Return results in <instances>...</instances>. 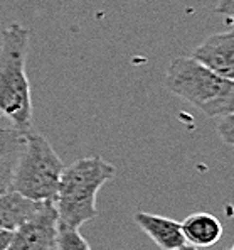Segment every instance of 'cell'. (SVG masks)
Returning <instances> with one entry per match:
<instances>
[{
  "instance_id": "obj_3",
  "label": "cell",
  "mask_w": 234,
  "mask_h": 250,
  "mask_svg": "<svg viewBox=\"0 0 234 250\" xmlns=\"http://www.w3.org/2000/svg\"><path fill=\"white\" fill-rule=\"evenodd\" d=\"M165 86L207 117L219 119L234 112V80L216 75L192 56H179L170 61Z\"/></svg>"
},
{
  "instance_id": "obj_8",
  "label": "cell",
  "mask_w": 234,
  "mask_h": 250,
  "mask_svg": "<svg viewBox=\"0 0 234 250\" xmlns=\"http://www.w3.org/2000/svg\"><path fill=\"white\" fill-rule=\"evenodd\" d=\"M25 134L12 124L0 127V193L12 191L14 174L24 149Z\"/></svg>"
},
{
  "instance_id": "obj_7",
  "label": "cell",
  "mask_w": 234,
  "mask_h": 250,
  "mask_svg": "<svg viewBox=\"0 0 234 250\" xmlns=\"http://www.w3.org/2000/svg\"><path fill=\"white\" fill-rule=\"evenodd\" d=\"M133 220L155 242L160 250H179L182 245L187 244L182 233L180 222L177 220L147 211H137L133 215Z\"/></svg>"
},
{
  "instance_id": "obj_2",
  "label": "cell",
  "mask_w": 234,
  "mask_h": 250,
  "mask_svg": "<svg viewBox=\"0 0 234 250\" xmlns=\"http://www.w3.org/2000/svg\"><path fill=\"white\" fill-rule=\"evenodd\" d=\"M115 174L116 167L100 156L83 157L64 166L53 201L59 229H81L86 222L96 218L98 191Z\"/></svg>"
},
{
  "instance_id": "obj_13",
  "label": "cell",
  "mask_w": 234,
  "mask_h": 250,
  "mask_svg": "<svg viewBox=\"0 0 234 250\" xmlns=\"http://www.w3.org/2000/svg\"><path fill=\"white\" fill-rule=\"evenodd\" d=\"M216 12L224 17L234 16V0H219L217 7H216Z\"/></svg>"
},
{
  "instance_id": "obj_15",
  "label": "cell",
  "mask_w": 234,
  "mask_h": 250,
  "mask_svg": "<svg viewBox=\"0 0 234 250\" xmlns=\"http://www.w3.org/2000/svg\"><path fill=\"white\" fill-rule=\"evenodd\" d=\"M226 24H228V29H233L234 31V16L226 17Z\"/></svg>"
},
{
  "instance_id": "obj_14",
  "label": "cell",
  "mask_w": 234,
  "mask_h": 250,
  "mask_svg": "<svg viewBox=\"0 0 234 250\" xmlns=\"http://www.w3.org/2000/svg\"><path fill=\"white\" fill-rule=\"evenodd\" d=\"M10 235H12V231L0 230V250H7V245L10 242Z\"/></svg>"
},
{
  "instance_id": "obj_5",
  "label": "cell",
  "mask_w": 234,
  "mask_h": 250,
  "mask_svg": "<svg viewBox=\"0 0 234 250\" xmlns=\"http://www.w3.org/2000/svg\"><path fill=\"white\" fill-rule=\"evenodd\" d=\"M57 211L53 201H42L39 208L10 235L7 250H57Z\"/></svg>"
},
{
  "instance_id": "obj_10",
  "label": "cell",
  "mask_w": 234,
  "mask_h": 250,
  "mask_svg": "<svg viewBox=\"0 0 234 250\" xmlns=\"http://www.w3.org/2000/svg\"><path fill=\"white\" fill-rule=\"evenodd\" d=\"M42 201H32L17 191L0 193V230L14 231L25 222Z\"/></svg>"
},
{
  "instance_id": "obj_1",
  "label": "cell",
  "mask_w": 234,
  "mask_h": 250,
  "mask_svg": "<svg viewBox=\"0 0 234 250\" xmlns=\"http://www.w3.org/2000/svg\"><path fill=\"white\" fill-rule=\"evenodd\" d=\"M31 32L10 22L0 32V113L16 128L32 130V97L25 61Z\"/></svg>"
},
{
  "instance_id": "obj_18",
  "label": "cell",
  "mask_w": 234,
  "mask_h": 250,
  "mask_svg": "<svg viewBox=\"0 0 234 250\" xmlns=\"http://www.w3.org/2000/svg\"><path fill=\"white\" fill-rule=\"evenodd\" d=\"M226 250H231V249H226Z\"/></svg>"
},
{
  "instance_id": "obj_9",
  "label": "cell",
  "mask_w": 234,
  "mask_h": 250,
  "mask_svg": "<svg viewBox=\"0 0 234 250\" xmlns=\"http://www.w3.org/2000/svg\"><path fill=\"white\" fill-rule=\"evenodd\" d=\"M182 233L187 244L194 247H211L217 244L222 237V223L213 213L197 211L189 215L184 222H180Z\"/></svg>"
},
{
  "instance_id": "obj_16",
  "label": "cell",
  "mask_w": 234,
  "mask_h": 250,
  "mask_svg": "<svg viewBox=\"0 0 234 250\" xmlns=\"http://www.w3.org/2000/svg\"><path fill=\"white\" fill-rule=\"evenodd\" d=\"M179 250H199L197 247H194V245H191V244H185V245H182L180 249Z\"/></svg>"
},
{
  "instance_id": "obj_17",
  "label": "cell",
  "mask_w": 234,
  "mask_h": 250,
  "mask_svg": "<svg viewBox=\"0 0 234 250\" xmlns=\"http://www.w3.org/2000/svg\"><path fill=\"white\" fill-rule=\"evenodd\" d=\"M231 250H234V244H233V249H231Z\"/></svg>"
},
{
  "instance_id": "obj_11",
  "label": "cell",
  "mask_w": 234,
  "mask_h": 250,
  "mask_svg": "<svg viewBox=\"0 0 234 250\" xmlns=\"http://www.w3.org/2000/svg\"><path fill=\"white\" fill-rule=\"evenodd\" d=\"M57 250H91V245L79 233V229H59Z\"/></svg>"
},
{
  "instance_id": "obj_12",
  "label": "cell",
  "mask_w": 234,
  "mask_h": 250,
  "mask_svg": "<svg viewBox=\"0 0 234 250\" xmlns=\"http://www.w3.org/2000/svg\"><path fill=\"white\" fill-rule=\"evenodd\" d=\"M217 134L228 146H234V112L224 117H219L217 122Z\"/></svg>"
},
{
  "instance_id": "obj_4",
  "label": "cell",
  "mask_w": 234,
  "mask_h": 250,
  "mask_svg": "<svg viewBox=\"0 0 234 250\" xmlns=\"http://www.w3.org/2000/svg\"><path fill=\"white\" fill-rule=\"evenodd\" d=\"M64 163L42 134L29 130L12 181V191L32 201H54Z\"/></svg>"
},
{
  "instance_id": "obj_6",
  "label": "cell",
  "mask_w": 234,
  "mask_h": 250,
  "mask_svg": "<svg viewBox=\"0 0 234 250\" xmlns=\"http://www.w3.org/2000/svg\"><path fill=\"white\" fill-rule=\"evenodd\" d=\"M196 61L214 71L222 78L234 80V31L226 29L206 39L192 53Z\"/></svg>"
},
{
  "instance_id": "obj_19",
  "label": "cell",
  "mask_w": 234,
  "mask_h": 250,
  "mask_svg": "<svg viewBox=\"0 0 234 250\" xmlns=\"http://www.w3.org/2000/svg\"><path fill=\"white\" fill-rule=\"evenodd\" d=\"M0 117H2V113H0Z\"/></svg>"
}]
</instances>
